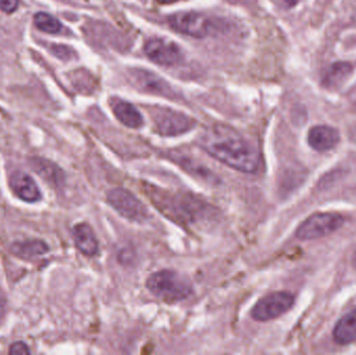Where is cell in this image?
Masks as SVG:
<instances>
[{"label": "cell", "instance_id": "6da1fadb", "mask_svg": "<svg viewBox=\"0 0 356 355\" xmlns=\"http://www.w3.org/2000/svg\"><path fill=\"white\" fill-rule=\"evenodd\" d=\"M199 146L207 154L238 172L253 174L261 168L259 148L229 125H211L199 138Z\"/></svg>", "mask_w": 356, "mask_h": 355}, {"label": "cell", "instance_id": "7a4b0ae2", "mask_svg": "<svg viewBox=\"0 0 356 355\" xmlns=\"http://www.w3.org/2000/svg\"><path fill=\"white\" fill-rule=\"evenodd\" d=\"M146 192L156 208L178 224H196L213 214L211 204L192 194H173L152 185L146 188Z\"/></svg>", "mask_w": 356, "mask_h": 355}, {"label": "cell", "instance_id": "3957f363", "mask_svg": "<svg viewBox=\"0 0 356 355\" xmlns=\"http://www.w3.org/2000/svg\"><path fill=\"white\" fill-rule=\"evenodd\" d=\"M146 287L152 295L169 304L184 302L193 293L191 281L172 270L158 271L150 275Z\"/></svg>", "mask_w": 356, "mask_h": 355}, {"label": "cell", "instance_id": "277c9868", "mask_svg": "<svg viewBox=\"0 0 356 355\" xmlns=\"http://www.w3.org/2000/svg\"><path fill=\"white\" fill-rule=\"evenodd\" d=\"M110 206L123 218L134 222H144L149 217L145 204L129 190L115 188L108 193Z\"/></svg>", "mask_w": 356, "mask_h": 355}, {"label": "cell", "instance_id": "5b68a950", "mask_svg": "<svg viewBox=\"0 0 356 355\" xmlns=\"http://www.w3.org/2000/svg\"><path fill=\"white\" fill-rule=\"evenodd\" d=\"M343 223L344 219L338 214L320 213L312 215L297 229L296 237L300 240L319 239L338 231Z\"/></svg>", "mask_w": 356, "mask_h": 355}, {"label": "cell", "instance_id": "8992f818", "mask_svg": "<svg viewBox=\"0 0 356 355\" xmlns=\"http://www.w3.org/2000/svg\"><path fill=\"white\" fill-rule=\"evenodd\" d=\"M294 302V296L289 292L268 294L255 304L251 311V316L259 322L273 320L290 311Z\"/></svg>", "mask_w": 356, "mask_h": 355}, {"label": "cell", "instance_id": "52a82bcc", "mask_svg": "<svg viewBox=\"0 0 356 355\" xmlns=\"http://www.w3.org/2000/svg\"><path fill=\"white\" fill-rule=\"evenodd\" d=\"M156 131L164 137H175L190 131L196 122L190 117L171 108H156L154 112Z\"/></svg>", "mask_w": 356, "mask_h": 355}, {"label": "cell", "instance_id": "ba28073f", "mask_svg": "<svg viewBox=\"0 0 356 355\" xmlns=\"http://www.w3.org/2000/svg\"><path fill=\"white\" fill-rule=\"evenodd\" d=\"M171 28L194 38H203L211 31V22L204 15L195 12H180L169 17Z\"/></svg>", "mask_w": 356, "mask_h": 355}, {"label": "cell", "instance_id": "9c48e42d", "mask_svg": "<svg viewBox=\"0 0 356 355\" xmlns=\"http://www.w3.org/2000/svg\"><path fill=\"white\" fill-rule=\"evenodd\" d=\"M146 56L156 64L173 66L182 58L181 50L175 42L161 38H154L145 44Z\"/></svg>", "mask_w": 356, "mask_h": 355}, {"label": "cell", "instance_id": "30bf717a", "mask_svg": "<svg viewBox=\"0 0 356 355\" xmlns=\"http://www.w3.org/2000/svg\"><path fill=\"white\" fill-rule=\"evenodd\" d=\"M10 190L13 193L27 204H35L40 201L42 198V193L40 191L33 177L22 171H15L10 176L8 181Z\"/></svg>", "mask_w": 356, "mask_h": 355}, {"label": "cell", "instance_id": "8fae6325", "mask_svg": "<svg viewBox=\"0 0 356 355\" xmlns=\"http://www.w3.org/2000/svg\"><path fill=\"white\" fill-rule=\"evenodd\" d=\"M131 76L133 83L142 91L159 94V95L166 96V97H173L175 92L171 89L169 83L154 73L137 69L131 72Z\"/></svg>", "mask_w": 356, "mask_h": 355}, {"label": "cell", "instance_id": "7c38bea8", "mask_svg": "<svg viewBox=\"0 0 356 355\" xmlns=\"http://www.w3.org/2000/svg\"><path fill=\"white\" fill-rule=\"evenodd\" d=\"M340 141L339 131L328 125H317L311 129L307 135V142L316 151L324 152L336 147Z\"/></svg>", "mask_w": 356, "mask_h": 355}, {"label": "cell", "instance_id": "4fadbf2b", "mask_svg": "<svg viewBox=\"0 0 356 355\" xmlns=\"http://www.w3.org/2000/svg\"><path fill=\"white\" fill-rule=\"evenodd\" d=\"M73 239L77 249L87 256H95L99 251V244L93 229L87 223H79L72 229Z\"/></svg>", "mask_w": 356, "mask_h": 355}, {"label": "cell", "instance_id": "5bb4252c", "mask_svg": "<svg viewBox=\"0 0 356 355\" xmlns=\"http://www.w3.org/2000/svg\"><path fill=\"white\" fill-rule=\"evenodd\" d=\"M29 165L40 177L54 187L60 188L64 185L66 175L64 171L54 163L46 158H33L29 160Z\"/></svg>", "mask_w": 356, "mask_h": 355}, {"label": "cell", "instance_id": "9a60e30c", "mask_svg": "<svg viewBox=\"0 0 356 355\" xmlns=\"http://www.w3.org/2000/svg\"><path fill=\"white\" fill-rule=\"evenodd\" d=\"M10 250L15 256H18L23 260H33L47 254L49 251V246L42 240H26V241L15 242L10 245Z\"/></svg>", "mask_w": 356, "mask_h": 355}, {"label": "cell", "instance_id": "2e32d148", "mask_svg": "<svg viewBox=\"0 0 356 355\" xmlns=\"http://www.w3.org/2000/svg\"><path fill=\"white\" fill-rule=\"evenodd\" d=\"M113 112L117 119L125 126L139 129L143 125L144 120L141 113L129 102L124 100H117L113 102Z\"/></svg>", "mask_w": 356, "mask_h": 355}, {"label": "cell", "instance_id": "e0dca14e", "mask_svg": "<svg viewBox=\"0 0 356 355\" xmlns=\"http://www.w3.org/2000/svg\"><path fill=\"white\" fill-rule=\"evenodd\" d=\"M334 339L340 345L356 341V308L340 319L334 329Z\"/></svg>", "mask_w": 356, "mask_h": 355}, {"label": "cell", "instance_id": "ac0fdd59", "mask_svg": "<svg viewBox=\"0 0 356 355\" xmlns=\"http://www.w3.org/2000/svg\"><path fill=\"white\" fill-rule=\"evenodd\" d=\"M353 72V66L348 63L338 62L330 65L323 75L324 87L334 89L342 85Z\"/></svg>", "mask_w": 356, "mask_h": 355}, {"label": "cell", "instance_id": "d6986e66", "mask_svg": "<svg viewBox=\"0 0 356 355\" xmlns=\"http://www.w3.org/2000/svg\"><path fill=\"white\" fill-rule=\"evenodd\" d=\"M175 162L182 167L186 172L193 173L195 176H200L201 179L207 181H215L213 173L209 169L200 165V163H197L196 160H188L186 156H178L177 154V156H175Z\"/></svg>", "mask_w": 356, "mask_h": 355}, {"label": "cell", "instance_id": "ffe728a7", "mask_svg": "<svg viewBox=\"0 0 356 355\" xmlns=\"http://www.w3.org/2000/svg\"><path fill=\"white\" fill-rule=\"evenodd\" d=\"M33 22H35V26L44 33H58L63 28L62 23L47 13L35 14Z\"/></svg>", "mask_w": 356, "mask_h": 355}, {"label": "cell", "instance_id": "44dd1931", "mask_svg": "<svg viewBox=\"0 0 356 355\" xmlns=\"http://www.w3.org/2000/svg\"><path fill=\"white\" fill-rule=\"evenodd\" d=\"M8 354L13 355H27L31 354V350H29V346L24 342L18 341L15 342V343L10 346Z\"/></svg>", "mask_w": 356, "mask_h": 355}, {"label": "cell", "instance_id": "7402d4cb", "mask_svg": "<svg viewBox=\"0 0 356 355\" xmlns=\"http://www.w3.org/2000/svg\"><path fill=\"white\" fill-rule=\"evenodd\" d=\"M19 0H0V10L2 12L14 13L18 8Z\"/></svg>", "mask_w": 356, "mask_h": 355}, {"label": "cell", "instance_id": "603a6c76", "mask_svg": "<svg viewBox=\"0 0 356 355\" xmlns=\"http://www.w3.org/2000/svg\"><path fill=\"white\" fill-rule=\"evenodd\" d=\"M52 48H54L52 51L58 58H70L71 56H72V50L69 49L66 46H52Z\"/></svg>", "mask_w": 356, "mask_h": 355}, {"label": "cell", "instance_id": "cb8c5ba5", "mask_svg": "<svg viewBox=\"0 0 356 355\" xmlns=\"http://www.w3.org/2000/svg\"><path fill=\"white\" fill-rule=\"evenodd\" d=\"M6 299L3 295L0 294V321L3 318L4 314H6Z\"/></svg>", "mask_w": 356, "mask_h": 355}, {"label": "cell", "instance_id": "d4e9b609", "mask_svg": "<svg viewBox=\"0 0 356 355\" xmlns=\"http://www.w3.org/2000/svg\"><path fill=\"white\" fill-rule=\"evenodd\" d=\"M282 2L286 8H293V6H296L298 0H282Z\"/></svg>", "mask_w": 356, "mask_h": 355}, {"label": "cell", "instance_id": "484cf974", "mask_svg": "<svg viewBox=\"0 0 356 355\" xmlns=\"http://www.w3.org/2000/svg\"><path fill=\"white\" fill-rule=\"evenodd\" d=\"M162 3H172V2L180 1V0H159Z\"/></svg>", "mask_w": 356, "mask_h": 355}, {"label": "cell", "instance_id": "4316f807", "mask_svg": "<svg viewBox=\"0 0 356 355\" xmlns=\"http://www.w3.org/2000/svg\"><path fill=\"white\" fill-rule=\"evenodd\" d=\"M353 266H355V269H356V252L355 254V256H353Z\"/></svg>", "mask_w": 356, "mask_h": 355}]
</instances>
